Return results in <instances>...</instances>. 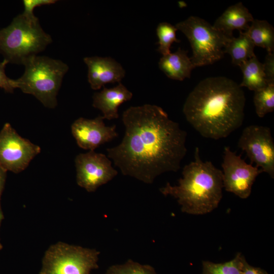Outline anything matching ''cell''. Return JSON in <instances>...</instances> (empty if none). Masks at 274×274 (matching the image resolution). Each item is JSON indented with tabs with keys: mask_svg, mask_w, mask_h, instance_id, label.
<instances>
[{
	"mask_svg": "<svg viewBox=\"0 0 274 274\" xmlns=\"http://www.w3.org/2000/svg\"><path fill=\"white\" fill-rule=\"evenodd\" d=\"M122 121V142L107 151L123 175L151 184L160 175L180 168L187 153V133L162 108L130 107L123 112Z\"/></svg>",
	"mask_w": 274,
	"mask_h": 274,
	"instance_id": "obj_1",
	"label": "cell"
},
{
	"mask_svg": "<svg viewBox=\"0 0 274 274\" xmlns=\"http://www.w3.org/2000/svg\"><path fill=\"white\" fill-rule=\"evenodd\" d=\"M246 98L242 87L223 76L200 81L183 108L186 120L202 136L219 140L241 126Z\"/></svg>",
	"mask_w": 274,
	"mask_h": 274,
	"instance_id": "obj_2",
	"label": "cell"
},
{
	"mask_svg": "<svg viewBox=\"0 0 274 274\" xmlns=\"http://www.w3.org/2000/svg\"><path fill=\"white\" fill-rule=\"evenodd\" d=\"M178 185L167 183L160 188L164 196L177 199L182 212L191 215H204L216 209L222 198V170L211 161H203L196 147L194 160L185 165Z\"/></svg>",
	"mask_w": 274,
	"mask_h": 274,
	"instance_id": "obj_3",
	"label": "cell"
},
{
	"mask_svg": "<svg viewBox=\"0 0 274 274\" xmlns=\"http://www.w3.org/2000/svg\"><path fill=\"white\" fill-rule=\"evenodd\" d=\"M22 64L24 72L19 78L13 79L14 88L33 95L46 107L54 108L68 65L60 60L38 55L25 58Z\"/></svg>",
	"mask_w": 274,
	"mask_h": 274,
	"instance_id": "obj_4",
	"label": "cell"
},
{
	"mask_svg": "<svg viewBox=\"0 0 274 274\" xmlns=\"http://www.w3.org/2000/svg\"><path fill=\"white\" fill-rule=\"evenodd\" d=\"M52 42L38 18L20 14L10 24L0 29V54L9 63L22 64L26 58L43 51Z\"/></svg>",
	"mask_w": 274,
	"mask_h": 274,
	"instance_id": "obj_5",
	"label": "cell"
},
{
	"mask_svg": "<svg viewBox=\"0 0 274 274\" xmlns=\"http://www.w3.org/2000/svg\"><path fill=\"white\" fill-rule=\"evenodd\" d=\"M175 26L190 44L192 50L190 59L194 67L212 64L223 57V48L230 38L205 20L191 16Z\"/></svg>",
	"mask_w": 274,
	"mask_h": 274,
	"instance_id": "obj_6",
	"label": "cell"
},
{
	"mask_svg": "<svg viewBox=\"0 0 274 274\" xmlns=\"http://www.w3.org/2000/svg\"><path fill=\"white\" fill-rule=\"evenodd\" d=\"M95 249L58 243L46 252L39 274H90L98 267Z\"/></svg>",
	"mask_w": 274,
	"mask_h": 274,
	"instance_id": "obj_7",
	"label": "cell"
},
{
	"mask_svg": "<svg viewBox=\"0 0 274 274\" xmlns=\"http://www.w3.org/2000/svg\"><path fill=\"white\" fill-rule=\"evenodd\" d=\"M238 147L245 151L251 163L274 178V142L269 127L250 125L243 130Z\"/></svg>",
	"mask_w": 274,
	"mask_h": 274,
	"instance_id": "obj_8",
	"label": "cell"
},
{
	"mask_svg": "<svg viewBox=\"0 0 274 274\" xmlns=\"http://www.w3.org/2000/svg\"><path fill=\"white\" fill-rule=\"evenodd\" d=\"M40 151L39 146L20 136L10 124H5L0 132V166L5 170H23Z\"/></svg>",
	"mask_w": 274,
	"mask_h": 274,
	"instance_id": "obj_9",
	"label": "cell"
},
{
	"mask_svg": "<svg viewBox=\"0 0 274 274\" xmlns=\"http://www.w3.org/2000/svg\"><path fill=\"white\" fill-rule=\"evenodd\" d=\"M223 153L221 165L223 187L226 191L241 198H247L257 177L263 171L256 166L247 163L229 147L224 148Z\"/></svg>",
	"mask_w": 274,
	"mask_h": 274,
	"instance_id": "obj_10",
	"label": "cell"
},
{
	"mask_svg": "<svg viewBox=\"0 0 274 274\" xmlns=\"http://www.w3.org/2000/svg\"><path fill=\"white\" fill-rule=\"evenodd\" d=\"M75 162L77 184L88 192L95 191L118 174L106 155L94 151L78 154Z\"/></svg>",
	"mask_w": 274,
	"mask_h": 274,
	"instance_id": "obj_11",
	"label": "cell"
},
{
	"mask_svg": "<svg viewBox=\"0 0 274 274\" xmlns=\"http://www.w3.org/2000/svg\"><path fill=\"white\" fill-rule=\"evenodd\" d=\"M104 117L93 119L79 118L71 126L73 135L79 147L94 151L103 144L118 137L116 125L107 126Z\"/></svg>",
	"mask_w": 274,
	"mask_h": 274,
	"instance_id": "obj_12",
	"label": "cell"
},
{
	"mask_svg": "<svg viewBox=\"0 0 274 274\" xmlns=\"http://www.w3.org/2000/svg\"><path fill=\"white\" fill-rule=\"evenodd\" d=\"M83 60L88 67V81L93 90L108 83H119L125 76L122 66L110 57H86Z\"/></svg>",
	"mask_w": 274,
	"mask_h": 274,
	"instance_id": "obj_13",
	"label": "cell"
},
{
	"mask_svg": "<svg viewBox=\"0 0 274 274\" xmlns=\"http://www.w3.org/2000/svg\"><path fill=\"white\" fill-rule=\"evenodd\" d=\"M132 93L122 83L94 93L92 106L100 110L104 119L111 120L119 117L118 108L123 102L129 100Z\"/></svg>",
	"mask_w": 274,
	"mask_h": 274,
	"instance_id": "obj_14",
	"label": "cell"
},
{
	"mask_svg": "<svg viewBox=\"0 0 274 274\" xmlns=\"http://www.w3.org/2000/svg\"><path fill=\"white\" fill-rule=\"evenodd\" d=\"M252 15L242 2L229 7L215 21L213 26L228 38L233 37V31H246L249 23L254 20Z\"/></svg>",
	"mask_w": 274,
	"mask_h": 274,
	"instance_id": "obj_15",
	"label": "cell"
},
{
	"mask_svg": "<svg viewBox=\"0 0 274 274\" xmlns=\"http://www.w3.org/2000/svg\"><path fill=\"white\" fill-rule=\"evenodd\" d=\"M187 53L179 48L175 52L162 56L158 62L159 68L171 79L183 81L190 78L195 67Z\"/></svg>",
	"mask_w": 274,
	"mask_h": 274,
	"instance_id": "obj_16",
	"label": "cell"
},
{
	"mask_svg": "<svg viewBox=\"0 0 274 274\" xmlns=\"http://www.w3.org/2000/svg\"><path fill=\"white\" fill-rule=\"evenodd\" d=\"M239 32V36L230 38L224 48V54H228L232 63L238 66L256 55L254 51L255 46L247 32Z\"/></svg>",
	"mask_w": 274,
	"mask_h": 274,
	"instance_id": "obj_17",
	"label": "cell"
},
{
	"mask_svg": "<svg viewBox=\"0 0 274 274\" xmlns=\"http://www.w3.org/2000/svg\"><path fill=\"white\" fill-rule=\"evenodd\" d=\"M238 66L243 73L241 87H245L250 90L256 91L266 87L267 83L262 63L256 56L249 59Z\"/></svg>",
	"mask_w": 274,
	"mask_h": 274,
	"instance_id": "obj_18",
	"label": "cell"
},
{
	"mask_svg": "<svg viewBox=\"0 0 274 274\" xmlns=\"http://www.w3.org/2000/svg\"><path fill=\"white\" fill-rule=\"evenodd\" d=\"M255 46L272 53L274 50V28L267 21L254 19L246 31Z\"/></svg>",
	"mask_w": 274,
	"mask_h": 274,
	"instance_id": "obj_19",
	"label": "cell"
},
{
	"mask_svg": "<svg viewBox=\"0 0 274 274\" xmlns=\"http://www.w3.org/2000/svg\"><path fill=\"white\" fill-rule=\"evenodd\" d=\"M245 256L238 253L232 260L223 263L202 262L201 274H243Z\"/></svg>",
	"mask_w": 274,
	"mask_h": 274,
	"instance_id": "obj_20",
	"label": "cell"
},
{
	"mask_svg": "<svg viewBox=\"0 0 274 274\" xmlns=\"http://www.w3.org/2000/svg\"><path fill=\"white\" fill-rule=\"evenodd\" d=\"M255 112L260 117L272 112L274 110V84H268L266 87L254 92L253 98Z\"/></svg>",
	"mask_w": 274,
	"mask_h": 274,
	"instance_id": "obj_21",
	"label": "cell"
},
{
	"mask_svg": "<svg viewBox=\"0 0 274 274\" xmlns=\"http://www.w3.org/2000/svg\"><path fill=\"white\" fill-rule=\"evenodd\" d=\"M177 30L175 26L166 22H161L158 25L156 28V34L159 40L157 51L162 56L170 53V48L174 42H180L176 37Z\"/></svg>",
	"mask_w": 274,
	"mask_h": 274,
	"instance_id": "obj_22",
	"label": "cell"
},
{
	"mask_svg": "<svg viewBox=\"0 0 274 274\" xmlns=\"http://www.w3.org/2000/svg\"><path fill=\"white\" fill-rule=\"evenodd\" d=\"M106 274H157L152 266L129 259L122 264L110 266Z\"/></svg>",
	"mask_w": 274,
	"mask_h": 274,
	"instance_id": "obj_23",
	"label": "cell"
},
{
	"mask_svg": "<svg viewBox=\"0 0 274 274\" xmlns=\"http://www.w3.org/2000/svg\"><path fill=\"white\" fill-rule=\"evenodd\" d=\"M56 2L55 0H23L24 11L22 14L27 17L34 18L36 17L33 13L36 7L53 4Z\"/></svg>",
	"mask_w": 274,
	"mask_h": 274,
	"instance_id": "obj_24",
	"label": "cell"
},
{
	"mask_svg": "<svg viewBox=\"0 0 274 274\" xmlns=\"http://www.w3.org/2000/svg\"><path fill=\"white\" fill-rule=\"evenodd\" d=\"M263 64L267 84H274V54L267 52Z\"/></svg>",
	"mask_w": 274,
	"mask_h": 274,
	"instance_id": "obj_25",
	"label": "cell"
},
{
	"mask_svg": "<svg viewBox=\"0 0 274 274\" xmlns=\"http://www.w3.org/2000/svg\"><path fill=\"white\" fill-rule=\"evenodd\" d=\"M8 63L6 59L0 63V88L11 93L13 92L15 88L13 85V79L8 78L5 73V68Z\"/></svg>",
	"mask_w": 274,
	"mask_h": 274,
	"instance_id": "obj_26",
	"label": "cell"
},
{
	"mask_svg": "<svg viewBox=\"0 0 274 274\" xmlns=\"http://www.w3.org/2000/svg\"><path fill=\"white\" fill-rule=\"evenodd\" d=\"M243 274H268V273L260 267L250 265L245 259L243 262Z\"/></svg>",
	"mask_w": 274,
	"mask_h": 274,
	"instance_id": "obj_27",
	"label": "cell"
},
{
	"mask_svg": "<svg viewBox=\"0 0 274 274\" xmlns=\"http://www.w3.org/2000/svg\"><path fill=\"white\" fill-rule=\"evenodd\" d=\"M7 171L0 166V197L4 187Z\"/></svg>",
	"mask_w": 274,
	"mask_h": 274,
	"instance_id": "obj_28",
	"label": "cell"
},
{
	"mask_svg": "<svg viewBox=\"0 0 274 274\" xmlns=\"http://www.w3.org/2000/svg\"><path fill=\"white\" fill-rule=\"evenodd\" d=\"M3 218H4L3 214V212H2V209H1V205H0V225H1V222H2V220L3 219Z\"/></svg>",
	"mask_w": 274,
	"mask_h": 274,
	"instance_id": "obj_29",
	"label": "cell"
},
{
	"mask_svg": "<svg viewBox=\"0 0 274 274\" xmlns=\"http://www.w3.org/2000/svg\"><path fill=\"white\" fill-rule=\"evenodd\" d=\"M2 248H3V246H2V244H1V243H0V250L2 249Z\"/></svg>",
	"mask_w": 274,
	"mask_h": 274,
	"instance_id": "obj_30",
	"label": "cell"
}]
</instances>
